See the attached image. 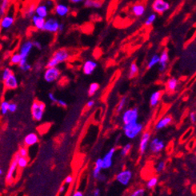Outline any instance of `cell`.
Listing matches in <instances>:
<instances>
[{
  "label": "cell",
  "instance_id": "52",
  "mask_svg": "<svg viewBox=\"0 0 196 196\" xmlns=\"http://www.w3.org/2000/svg\"><path fill=\"white\" fill-rule=\"evenodd\" d=\"M69 1L73 4H79V3H83L85 0H69Z\"/></svg>",
  "mask_w": 196,
  "mask_h": 196
},
{
  "label": "cell",
  "instance_id": "16",
  "mask_svg": "<svg viewBox=\"0 0 196 196\" xmlns=\"http://www.w3.org/2000/svg\"><path fill=\"white\" fill-rule=\"evenodd\" d=\"M39 141L38 134L36 133H29L25 136L23 139L24 147H30L37 144Z\"/></svg>",
  "mask_w": 196,
  "mask_h": 196
},
{
  "label": "cell",
  "instance_id": "46",
  "mask_svg": "<svg viewBox=\"0 0 196 196\" xmlns=\"http://www.w3.org/2000/svg\"><path fill=\"white\" fill-rule=\"evenodd\" d=\"M48 98L51 100V102L54 103H56L57 101H58V98H57V97L55 96V94H54L53 92L48 93Z\"/></svg>",
  "mask_w": 196,
  "mask_h": 196
},
{
  "label": "cell",
  "instance_id": "30",
  "mask_svg": "<svg viewBox=\"0 0 196 196\" xmlns=\"http://www.w3.org/2000/svg\"><path fill=\"white\" fill-rule=\"evenodd\" d=\"M18 67H19V69L22 71L27 72V71H31V68H32V66L28 62L27 59H22L20 63L18 64Z\"/></svg>",
  "mask_w": 196,
  "mask_h": 196
},
{
  "label": "cell",
  "instance_id": "8",
  "mask_svg": "<svg viewBox=\"0 0 196 196\" xmlns=\"http://www.w3.org/2000/svg\"><path fill=\"white\" fill-rule=\"evenodd\" d=\"M171 8V5L165 0H154L152 3V10L155 14L162 15L167 12Z\"/></svg>",
  "mask_w": 196,
  "mask_h": 196
},
{
  "label": "cell",
  "instance_id": "26",
  "mask_svg": "<svg viewBox=\"0 0 196 196\" xmlns=\"http://www.w3.org/2000/svg\"><path fill=\"white\" fill-rule=\"evenodd\" d=\"M178 87V80L176 78H169L166 83V88L168 92H174Z\"/></svg>",
  "mask_w": 196,
  "mask_h": 196
},
{
  "label": "cell",
  "instance_id": "19",
  "mask_svg": "<svg viewBox=\"0 0 196 196\" xmlns=\"http://www.w3.org/2000/svg\"><path fill=\"white\" fill-rule=\"evenodd\" d=\"M55 15L58 17L67 16L70 12V8L65 3H58L55 7Z\"/></svg>",
  "mask_w": 196,
  "mask_h": 196
},
{
  "label": "cell",
  "instance_id": "10",
  "mask_svg": "<svg viewBox=\"0 0 196 196\" xmlns=\"http://www.w3.org/2000/svg\"><path fill=\"white\" fill-rule=\"evenodd\" d=\"M149 149L151 153L153 154H158L161 152L165 147V143L163 140L160 139L158 138H154L151 139V143L149 144Z\"/></svg>",
  "mask_w": 196,
  "mask_h": 196
},
{
  "label": "cell",
  "instance_id": "29",
  "mask_svg": "<svg viewBox=\"0 0 196 196\" xmlns=\"http://www.w3.org/2000/svg\"><path fill=\"white\" fill-rule=\"evenodd\" d=\"M158 62H159V55L157 54L152 55L147 63V69H151L154 67H155L157 64H158Z\"/></svg>",
  "mask_w": 196,
  "mask_h": 196
},
{
  "label": "cell",
  "instance_id": "31",
  "mask_svg": "<svg viewBox=\"0 0 196 196\" xmlns=\"http://www.w3.org/2000/svg\"><path fill=\"white\" fill-rule=\"evenodd\" d=\"M99 88L100 86L98 83H91V85L89 86V88H88V91H87L88 95H89V96H93V95H94V94H96L97 91L99 90Z\"/></svg>",
  "mask_w": 196,
  "mask_h": 196
},
{
  "label": "cell",
  "instance_id": "18",
  "mask_svg": "<svg viewBox=\"0 0 196 196\" xmlns=\"http://www.w3.org/2000/svg\"><path fill=\"white\" fill-rule=\"evenodd\" d=\"M15 23V18L11 15H5L0 20V29L8 30L11 28V26Z\"/></svg>",
  "mask_w": 196,
  "mask_h": 196
},
{
  "label": "cell",
  "instance_id": "36",
  "mask_svg": "<svg viewBox=\"0 0 196 196\" xmlns=\"http://www.w3.org/2000/svg\"><path fill=\"white\" fill-rule=\"evenodd\" d=\"M10 103L8 101H3L0 104V113L2 115H6L9 112L8 108H9Z\"/></svg>",
  "mask_w": 196,
  "mask_h": 196
},
{
  "label": "cell",
  "instance_id": "21",
  "mask_svg": "<svg viewBox=\"0 0 196 196\" xmlns=\"http://www.w3.org/2000/svg\"><path fill=\"white\" fill-rule=\"evenodd\" d=\"M173 118L172 117L170 116V115H166V116L163 117L162 118H160L158 121V123L155 125V129L156 130H162L167 127V126H169L170 124L172 123Z\"/></svg>",
  "mask_w": 196,
  "mask_h": 196
},
{
  "label": "cell",
  "instance_id": "48",
  "mask_svg": "<svg viewBox=\"0 0 196 196\" xmlns=\"http://www.w3.org/2000/svg\"><path fill=\"white\" fill-rule=\"evenodd\" d=\"M32 42H33V47H35V48L38 50H42L43 46H42V44H41V43L37 41V40H34V41H32Z\"/></svg>",
  "mask_w": 196,
  "mask_h": 196
},
{
  "label": "cell",
  "instance_id": "9",
  "mask_svg": "<svg viewBox=\"0 0 196 196\" xmlns=\"http://www.w3.org/2000/svg\"><path fill=\"white\" fill-rule=\"evenodd\" d=\"M133 174L130 170H123L116 175V181L123 186H127L130 183Z\"/></svg>",
  "mask_w": 196,
  "mask_h": 196
},
{
  "label": "cell",
  "instance_id": "43",
  "mask_svg": "<svg viewBox=\"0 0 196 196\" xmlns=\"http://www.w3.org/2000/svg\"><path fill=\"white\" fill-rule=\"evenodd\" d=\"M145 195V190L144 188H138L131 193V196H144Z\"/></svg>",
  "mask_w": 196,
  "mask_h": 196
},
{
  "label": "cell",
  "instance_id": "59",
  "mask_svg": "<svg viewBox=\"0 0 196 196\" xmlns=\"http://www.w3.org/2000/svg\"><path fill=\"white\" fill-rule=\"evenodd\" d=\"M3 174V171L2 168H0V176H1Z\"/></svg>",
  "mask_w": 196,
  "mask_h": 196
},
{
  "label": "cell",
  "instance_id": "50",
  "mask_svg": "<svg viewBox=\"0 0 196 196\" xmlns=\"http://www.w3.org/2000/svg\"><path fill=\"white\" fill-rule=\"evenodd\" d=\"M73 180H74V178H73V176H71V175H68V176H67V178H65V181H64V183H65V184H71L72 183V182Z\"/></svg>",
  "mask_w": 196,
  "mask_h": 196
},
{
  "label": "cell",
  "instance_id": "58",
  "mask_svg": "<svg viewBox=\"0 0 196 196\" xmlns=\"http://www.w3.org/2000/svg\"><path fill=\"white\" fill-rule=\"evenodd\" d=\"M99 194H100V191H99V189H95L94 191V196H99Z\"/></svg>",
  "mask_w": 196,
  "mask_h": 196
},
{
  "label": "cell",
  "instance_id": "42",
  "mask_svg": "<svg viewBox=\"0 0 196 196\" xmlns=\"http://www.w3.org/2000/svg\"><path fill=\"white\" fill-rule=\"evenodd\" d=\"M12 73H13L12 70H11L10 67H6L5 69L3 70V74H2L3 81H5V80L8 78V76H9L11 74H12Z\"/></svg>",
  "mask_w": 196,
  "mask_h": 196
},
{
  "label": "cell",
  "instance_id": "4",
  "mask_svg": "<svg viewBox=\"0 0 196 196\" xmlns=\"http://www.w3.org/2000/svg\"><path fill=\"white\" fill-rule=\"evenodd\" d=\"M138 110L137 107H133V108L126 110L122 115V121L123 125L136 123L138 122Z\"/></svg>",
  "mask_w": 196,
  "mask_h": 196
},
{
  "label": "cell",
  "instance_id": "3",
  "mask_svg": "<svg viewBox=\"0 0 196 196\" xmlns=\"http://www.w3.org/2000/svg\"><path fill=\"white\" fill-rule=\"evenodd\" d=\"M46 110V104L44 103L35 100L34 101L31 107V116L33 119L37 122H39L43 118L44 112Z\"/></svg>",
  "mask_w": 196,
  "mask_h": 196
},
{
  "label": "cell",
  "instance_id": "14",
  "mask_svg": "<svg viewBox=\"0 0 196 196\" xmlns=\"http://www.w3.org/2000/svg\"><path fill=\"white\" fill-rule=\"evenodd\" d=\"M97 67H98V63L95 61L88 59L87 61H85L83 65V72L86 75H91L96 70Z\"/></svg>",
  "mask_w": 196,
  "mask_h": 196
},
{
  "label": "cell",
  "instance_id": "22",
  "mask_svg": "<svg viewBox=\"0 0 196 196\" xmlns=\"http://www.w3.org/2000/svg\"><path fill=\"white\" fill-rule=\"evenodd\" d=\"M103 169V158H99L95 161V163H94V167L93 169L92 175L94 179H97L98 178Z\"/></svg>",
  "mask_w": 196,
  "mask_h": 196
},
{
  "label": "cell",
  "instance_id": "33",
  "mask_svg": "<svg viewBox=\"0 0 196 196\" xmlns=\"http://www.w3.org/2000/svg\"><path fill=\"white\" fill-rule=\"evenodd\" d=\"M22 60V57L20 55V54L18 52L15 53L11 55V58H10V63L12 65H18Z\"/></svg>",
  "mask_w": 196,
  "mask_h": 196
},
{
  "label": "cell",
  "instance_id": "62",
  "mask_svg": "<svg viewBox=\"0 0 196 196\" xmlns=\"http://www.w3.org/2000/svg\"><path fill=\"white\" fill-rule=\"evenodd\" d=\"M95 1H99V2H102V0H95Z\"/></svg>",
  "mask_w": 196,
  "mask_h": 196
},
{
  "label": "cell",
  "instance_id": "39",
  "mask_svg": "<svg viewBox=\"0 0 196 196\" xmlns=\"http://www.w3.org/2000/svg\"><path fill=\"white\" fill-rule=\"evenodd\" d=\"M131 147H132V145L131 143H127L125 146H123L122 147V149L120 150V155L123 157H125L126 155H127V154L131 150Z\"/></svg>",
  "mask_w": 196,
  "mask_h": 196
},
{
  "label": "cell",
  "instance_id": "5",
  "mask_svg": "<svg viewBox=\"0 0 196 196\" xmlns=\"http://www.w3.org/2000/svg\"><path fill=\"white\" fill-rule=\"evenodd\" d=\"M61 76V71L58 67H48L44 71L43 78L48 83L56 82Z\"/></svg>",
  "mask_w": 196,
  "mask_h": 196
},
{
  "label": "cell",
  "instance_id": "20",
  "mask_svg": "<svg viewBox=\"0 0 196 196\" xmlns=\"http://www.w3.org/2000/svg\"><path fill=\"white\" fill-rule=\"evenodd\" d=\"M163 94V91H162V90L154 91L151 94V97H150V105H151V107H157V105L159 103Z\"/></svg>",
  "mask_w": 196,
  "mask_h": 196
},
{
  "label": "cell",
  "instance_id": "57",
  "mask_svg": "<svg viewBox=\"0 0 196 196\" xmlns=\"http://www.w3.org/2000/svg\"><path fill=\"white\" fill-rule=\"evenodd\" d=\"M64 28H65V26H64V24L63 23H60L59 28H58V32H62V31L64 30Z\"/></svg>",
  "mask_w": 196,
  "mask_h": 196
},
{
  "label": "cell",
  "instance_id": "34",
  "mask_svg": "<svg viewBox=\"0 0 196 196\" xmlns=\"http://www.w3.org/2000/svg\"><path fill=\"white\" fill-rule=\"evenodd\" d=\"M35 8H36V5L35 3H32L29 6V8L25 12V16L27 18H32L33 15H35Z\"/></svg>",
  "mask_w": 196,
  "mask_h": 196
},
{
  "label": "cell",
  "instance_id": "1",
  "mask_svg": "<svg viewBox=\"0 0 196 196\" xmlns=\"http://www.w3.org/2000/svg\"><path fill=\"white\" fill-rule=\"evenodd\" d=\"M70 52L66 48H60L55 51L51 58L46 63V68L48 67H55L60 63L66 62L70 58Z\"/></svg>",
  "mask_w": 196,
  "mask_h": 196
},
{
  "label": "cell",
  "instance_id": "35",
  "mask_svg": "<svg viewBox=\"0 0 196 196\" xmlns=\"http://www.w3.org/2000/svg\"><path fill=\"white\" fill-rule=\"evenodd\" d=\"M29 159L27 157H21L18 158V167L19 169H24L28 167Z\"/></svg>",
  "mask_w": 196,
  "mask_h": 196
},
{
  "label": "cell",
  "instance_id": "47",
  "mask_svg": "<svg viewBox=\"0 0 196 196\" xmlns=\"http://www.w3.org/2000/svg\"><path fill=\"white\" fill-rule=\"evenodd\" d=\"M189 118H190V121H191V123H196V113L192 111V112L190 113L189 114Z\"/></svg>",
  "mask_w": 196,
  "mask_h": 196
},
{
  "label": "cell",
  "instance_id": "7",
  "mask_svg": "<svg viewBox=\"0 0 196 196\" xmlns=\"http://www.w3.org/2000/svg\"><path fill=\"white\" fill-rule=\"evenodd\" d=\"M19 157V154L16 153L14 158H13L12 161H11V165H10L8 171L7 173V175H6V182L8 183H12V181L14 180V175H15V173L16 172L17 168H18V158Z\"/></svg>",
  "mask_w": 196,
  "mask_h": 196
},
{
  "label": "cell",
  "instance_id": "54",
  "mask_svg": "<svg viewBox=\"0 0 196 196\" xmlns=\"http://www.w3.org/2000/svg\"><path fill=\"white\" fill-rule=\"evenodd\" d=\"M44 4H45L46 6H47V8H51V7H52V6H53V2H52V1H51V0H47V2H46Z\"/></svg>",
  "mask_w": 196,
  "mask_h": 196
},
{
  "label": "cell",
  "instance_id": "23",
  "mask_svg": "<svg viewBox=\"0 0 196 196\" xmlns=\"http://www.w3.org/2000/svg\"><path fill=\"white\" fill-rule=\"evenodd\" d=\"M146 8L143 4L137 3L134 4L131 8V13L135 17H142L145 15Z\"/></svg>",
  "mask_w": 196,
  "mask_h": 196
},
{
  "label": "cell",
  "instance_id": "61",
  "mask_svg": "<svg viewBox=\"0 0 196 196\" xmlns=\"http://www.w3.org/2000/svg\"><path fill=\"white\" fill-rule=\"evenodd\" d=\"M194 154H195V155H196V148L194 149Z\"/></svg>",
  "mask_w": 196,
  "mask_h": 196
},
{
  "label": "cell",
  "instance_id": "13",
  "mask_svg": "<svg viewBox=\"0 0 196 196\" xmlns=\"http://www.w3.org/2000/svg\"><path fill=\"white\" fill-rule=\"evenodd\" d=\"M116 152V148L115 147H111L109 151L105 154V155L103 158V169L111 168L113 164V157Z\"/></svg>",
  "mask_w": 196,
  "mask_h": 196
},
{
  "label": "cell",
  "instance_id": "38",
  "mask_svg": "<svg viewBox=\"0 0 196 196\" xmlns=\"http://www.w3.org/2000/svg\"><path fill=\"white\" fill-rule=\"evenodd\" d=\"M127 97H123V98H120V100L118 101V106H117V112H121L124 109V107H125L126 106V103H127Z\"/></svg>",
  "mask_w": 196,
  "mask_h": 196
},
{
  "label": "cell",
  "instance_id": "32",
  "mask_svg": "<svg viewBox=\"0 0 196 196\" xmlns=\"http://www.w3.org/2000/svg\"><path fill=\"white\" fill-rule=\"evenodd\" d=\"M158 183V179L157 177L154 176V177H151L148 179V181L147 182V183H146V187H147V189H149V190H151V189H154V187H156L157 184Z\"/></svg>",
  "mask_w": 196,
  "mask_h": 196
},
{
  "label": "cell",
  "instance_id": "45",
  "mask_svg": "<svg viewBox=\"0 0 196 196\" xmlns=\"http://www.w3.org/2000/svg\"><path fill=\"white\" fill-rule=\"evenodd\" d=\"M18 109V106L15 103H10L9 104V108H8V111L11 113H15V111Z\"/></svg>",
  "mask_w": 196,
  "mask_h": 196
},
{
  "label": "cell",
  "instance_id": "40",
  "mask_svg": "<svg viewBox=\"0 0 196 196\" xmlns=\"http://www.w3.org/2000/svg\"><path fill=\"white\" fill-rule=\"evenodd\" d=\"M10 0H1V5H0V9L2 11V14H5L6 11L8 10V7H9Z\"/></svg>",
  "mask_w": 196,
  "mask_h": 196
},
{
  "label": "cell",
  "instance_id": "37",
  "mask_svg": "<svg viewBox=\"0 0 196 196\" xmlns=\"http://www.w3.org/2000/svg\"><path fill=\"white\" fill-rule=\"evenodd\" d=\"M156 18H157V15L155 13L151 14V15L147 18V19H146L144 24H145V26H147V27H150V26H151L153 23H154V21L156 20Z\"/></svg>",
  "mask_w": 196,
  "mask_h": 196
},
{
  "label": "cell",
  "instance_id": "51",
  "mask_svg": "<svg viewBox=\"0 0 196 196\" xmlns=\"http://www.w3.org/2000/svg\"><path fill=\"white\" fill-rule=\"evenodd\" d=\"M94 103H95V102H94V99L89 100V101L87 103V108H91V107H94Z\"/></svg>",
  "mask_w": 196,
  "mask_h": 196
},
{
  "label": "cell",
  "instance_id": "41",
  "mask_svg": "<svg viewBox=\"0 0 196 196\" xmlns=\"http://www.w3.org/2000/svg\"><path fill=\"white\" fill-rule=\"evenodd\" d=\"M166 167V163L163 160H161L156 164V167H155V171L157 173H161L162 171H163V170Z\"/></svg>",
  "mask_w": 196,
  "mask_h": 196
},
{
  "label": "cell",
  "instance_id": "55",
  "mask_svg": "<svg viewBox=\"0 0 196 196\" xmlns=\"http://www.w3.org/2000/svg\"><path fill=\"white\" fill-rule=\"evenodd\" d=\"M73 196H83V193L81 191H76L74 193Z\"/></svg>",
  "mask_w": 196,
  "mask_h": 196
},
{
  "label": "cell",
  "instance_id": "60",
  "mask_svg": "<svg viewBox=\"0 0 196 196\" xmlns=\"http://www.w3.org/2000/svg\"><path fill=\"white\" fill-rule=\"evenodd\" d=\"M3 14H2V11H1V9H0V16H1V15H2Z\"/></svg>",
  "mask_w": 196,
  "mask_h": 196
},
{
  "label": "cell",
  "instance_id": "49",
  "mask_svg": "<svg viewBox=\"0 0 196 196\" xmlns=\"http://www.w3.org/2000/svg\"><path fill=\"white\" fill-rule=\"evenodd\" d=\"M56 104H58V105L61 107H67V103L63 99H58V101H57Z\"/></svg>",
  "mask_w": 196,
  "mask_h": 196
},
{
  "label": "cell",
  "instance_id": "6",
  "mask_svg": "<svg viewBox=\"0 0 196 196\" xmlns=\"http://www.w3.org/2000/svg\"><path fill=\"white\" fill-rule=\"evenodd\" d=\"M60 23L58 19L55 18H48L46 19L44 28L43 31L46 32L51 33V34H56L58 32V28H59Z\"/></svg>",
  "mask_w": 196,
  "mask_h": 196
},
{
  "label": "cell",
  "instance_id": "44",
  "mask_svg": "<svg viewBox=\"0 0 196 196\" xmlns=\"http://www.w3.org/2000/svg\"><path fill=\"white\" fill-rule=\"evenodd\" d=\"M18 154L21 157H27L28 158V147H20L19 150H18Z\"/></svg>",
  "mask_w": 196,
  "mask_h": 196
},
{
  "label": "cell",
  "instance_id": "28",
  "mask_svg": "<svg viewBox=\"0 0 196 196\" xmlns=\"http://www.w3.org/2000/svg\"><path fill=\"white\" fill-rule=\"evenodd\" d=\"M138 74V67L135 63H132L128 71V78H133Z\"/></svg>",
  "mask_w": 196,
  "mask_h": 196
},
{
  "label": "cell",
  "instance_id": "27",
  "mask_svg": "<svg viewBox=\"0 0 196 196\" xmlns=\"http://www.w3.org/2000/svg\"><path fill=\"white\" fill-rule=\"evenodd\" d=\"M102 2L95 1V0H85L83 3V6L86 8H94V9H99L102 7Z\"/></svg>",
  "mask_w": 196,
  "mask_h": 196
},
{
  "label": "cell",
  "instance_id": "53",
  "mask_svg": "<svg viewBox=\"0 0 196 196\" xmlns=\"http://www.w3.org/2000/svg\"><path fill=\"white\" fill-rule=\"evenodd\" d=\"M106 176L105 175H104L103 174H102V173H101V174H100V175L99 176H98V178H97V179L98 180V181H100V182H104L106 180Z\"/></svg>",
  "mask_w": 196,
  "mask_h": 196
},
{
  "label": "cell",
  "instance_id": "56",
  "mask_svg": "<svg viewBox=\"0 0 196 196\" xmlns=\"http://www.w3.org/2000/svg\"><path fill=\"white\" fill-rule=\"evenodd\" d=\"M65 190H66L65 185H62V186H61V187H59L58 192H59V194H62V193H63L64 191H65Z\"/></svg>",
  "mask_w": 196,
  "mask_h": 196
},
{
  "label": "cell",
  "instance_id": "15",
  "mask_svg": "<svg viewBox=\"0 0 196 196\" xmlns=\"http://www.w3.org/2000/svg\"><path fill=\"white\" fill-rule=\"evenodd\" d=\"M169 53L167 50H164L159 55V62H158V71L160 72H164L167 69L169 63Z\"/></svg>",
  "mask_w": 196,
  "mask_h": 196
},
{
  "label": "cell",
  "instance_id": "24",
  "mask_svg": "<svg viewBox=\"0 0 196 196\" xmlns=\"http://www.w3.org/2000/svg\"><path fill=\"white\" fill-rule=\"evenodd\" d=\"M46 18H41V17L38 16V15H33L31 18V22H32L33 26L36 28L38 31H43L44 28V24H45Z\"/></svg>",
  "mask_w": 196,
  "mask_h": 196
},
{
  "label": "cell",
  "instance_id": "25",
  "mask_svg": "<svg viewBox=\"0 0 196 196\" xmlns=\"http://www.w3.org/2000/svg\"><path fill=\"white\" fill-rule=\"evenodd\" d=\"M35 15L41 18H47V17L49 15V8H47L45 4H40V5L36 6Z\"/></svg>",
  "mask_w": 196,
  "mask_h": 196
},
{
  "label": "cell",
  "instance_id": "2",
  "mask_svg": "<svg viewBox=\"0 0 196 196\" xmlns=\"http://www.w3.org/2000/svg\"><path fill=\"white\" fill-rule=\"evenodd\" d=\"M143 130V125L138 122L134 123L123 125V132L126 137L130 139H134L136 138L138 134Z\"/></svg>",
  "mask_w": 196,
  "mask_h": 196
},
{
  "label": "cell",
  "instance_id": "17",
  "mask_svg": "<svg viewBox=\"0 0 196 196\" xmlns=\"http://www.w3.org/2000/svg\"><path fill=\"white\" fill-rule=\"evenodd\" d=\"M4 86L7 89H11L14 90L16 89L18 86V81L17 77L15 76V75L14 73L11 74V75L8 76V78L3 81Z\"/></svg>",
  "mask_w": 196,
  "mask_h": 196
},
{
  "label": "cell",
  "instance_id": "12",
  "mask_svg": "<svg viewBox=\"0 0 196 196\" xmlns=\"http://www.w3.org/2000/svg\"><path fill=\"white\" fill-rule=\"evenodd\" d=\"M33 47H33V42L31 40H28V41L23 43L22 45L20 46L19 51H18V53L22 57V59L28 60V56H29Z\"/></svg>",
  "mask_w": 196,
  "mask_h": 196
},
{
  "label": "cell",
  "instance_id": "11",
  "mask_svg": "<svg viewBox=\"0 0 196 196\" xmlns=\"http://www.w3.org/2000/svg\"><path fill=\"white\" fill-rule=\"evenodd\" d=\"M151 133L149 131H146L142 134L139 141V146H138V151L141 155L145 154L147 151V149L149 146L150 140H151Z\"/></svg>",
  "mask_w": 196,
  "mask_h": 196
}]
</instances>
